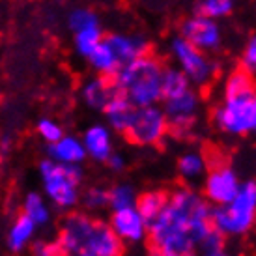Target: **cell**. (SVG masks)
I'll use <instances>...</instances> for the list:
<instances>
[{"label": "cell", "mask_w": 256, "mask_h": 256, "mask_svg": "<svg viewBox=\"0 0 256 256\" xmlns=\"http://www.w3.org/2000/svg\"><path fill=\"white\" fill-rule=\"evenodd\" d=\"M256 90L254 75L247 73L245 70H236L226 77L224 86H222V96L224 98H234V96H243Z\"/></svg>", "instance_id": "obj_24"}, {"label": "cell", "mask_w": 256, "mask_h": 256, "mask_svg": "<svg viewBox=\"0 0 256 256\" xmlns=\"http://www.w3.org/2000/svg\"><path fill=\"white\" fill-rule=\"evenodd\" d=\"M168 135H170V126H168V118L161 103L148 105V107H136L135 116L129 124L128 131L124 133L129 142L140 148L161 146Z\"/></svg>", "instance_id": "obj_7"}, {"label": "cell", "mask_w": 256, "mask_h": 256, "mask_svg": "<svg viewBox=\"0 0 256 256\" xmlns=\"http://www.w3.org/2000/svg\"><path fill=\"white\" fill-rule=\"evenodd\" d=\"M161 103L168 118L170 135H174L176 138H185L191 135L200 114V96L194 90V86L172 98H164Z\"/></svg>", "instance_id": "obj_8"}, {"label": "cell", "mask_w": 256, "mask_h": 256, "mask_svg": "<svg viewBox=\"0 0 256 256\" xmlns=\"http://www.w3.org/2000/svg\"><path fill=\"white\" fill-rule=\"evenodd\" d=\"M206 176L202 180V194L212 206H224L234 198L240 187L242 178L234 166H230L226 161H210Z\"/></svg>", "instance_id": "obj_9"}, {"label": "cell", "mask_w": 256, "mask_h": 256, "mask_svg": "<svg viewBox=\"0 0 256 256\" xmlns=\"http://www.w3.org/2000/svg\"><path fill=\"white\" fill-rule=\"evenodd\" d=\"M124 242L112 232L107 220L94 219V226L77 256H122Z\"/></svg>", "instance_id": "obj_11"}, {"label": "cell", "mask_w": 256, "mask_h": 256, "mask_svg": "<svg viewBox=\"0 0 256 256\" xmlns=\"http://www.w3.org/2000/svg\"><path fill=\"white\" fill-rule=\"evenodd\" d=\"M215 129L226 136L256 135V90L243 96L222 98L214 110Z\"/></svg>", "instance_id": "obj_5"}, {"label": "cell", "mask_w": 256, "mask_h": 256, "mask_svg": "<svg viewBox=\"0 0 256 256\" xmlns=\"http://www.w3.org/2000/svg\"><path fill=\"white\" fill-rule=\"evenodd\" d=\"M136 189L131 184H116L108 189V208L116 210H126V208H135L136 204Z\"/></svg>", "instance_id": "obj_25"}, {"label": "cell", "mask_w": 256, "mask_h": 256, "mask_svg": "<svg viewBox=\"0 0 256 256\" xmlns=\"http://www.w3.org/2000/svg\"><path fill=\"white\" fill-rule=\"evenodd\" d=\"M32 256H66L58 240H38L32 242Z\"/></svg>", "instance_id": "obj_33"}, {"label": "cell", "mask_w": 256, "mask_h": 256, "mask_svg": "<svg viewBox=\"0 0 256 256\" xmlns=\"http://www.w3.org/2000/svg\"><path fill=\"white\" fill-rule=\"evenodd\" d=\"M236 0H198L196 14L208 15L212 19H224L234 12Z\"/></svg>", "instance_id": "obj_27"}, {"label": "cell", "mask_w": 256, "mask_h": 256, "mask_svg": "<svg viewBox=\"0 0 256 256\" xmlns=\"http://www.w3.org/2000/svg\"><path fill=\"white\" fill-rule=\"evenodd\" d=\"M112 129L107 124H92L90 128H86L80 140L84 144L86 157H90L92 161L105 163L108 156L114 152V136Z\"/></svg>", "instance_id": "obj_14"}, {"label": "cell", "mask_w": 256, "mask_h": 256, "mask_svg": "<svg viewBox=\"0 0 256 256\" xmlns=\"http://www.w3.org/2000/svg\"><path fill=\"white\" fill-rule=\"evenodd\" d=\"M135 110H136V107L124 96V94L116 92L112 98H110V101L107 103V107L103 108L105 124H107L112 131L124 135V133L128 131L129 124L133 120V116H135Z\"/></svg>", "instance_id": "obj_16"}, {"label": "cell", "mask_w": 256, "mask_h": 256, "mask_svg": "<svg viewBox=\"0 0 256 256\" xmlns=\"http://www.w3.org/2000/svg\"><path fill=\"white\" fill-rule=\"evenodd\" d=\"M180 36L204 52H217L222 45V28L217 19L194 14L180 24Z\"/></svg>", "instance_id": "obj_10"}, {"label": "cell", "mask_w": 256, "mask_h": 256, "mask_svg": "<svg viewBox=\"0 0 256 256\" xmlns=\"http://www.w3.org/2000/svg\"><path fill=\"white\" fill-rule=\"evenodd\" d=\"M78 204H82L86 212H90V214L101 212V210L108 208V189L96 185V187H90L86 191H80V202Z\"/></svg>", "instance_id": "obj_29"}, {"label": "cell", "mask_w": 256, "mask_h": 256, "mask_svg": "<svg viewBox=\"0 0 256 256\" xmlns=\"http://www.w3.org/2000/svg\"><path fill=\"white\" fill-rule=\"evenodd\" d=\"M166 202H168V192L163 189H150V191H144L142 194L136 196L135 208L138 210V214L142 215V219L150 224L163 212Z\"/></svg>", "instance_id": "obj_22"}, {"label": "cell", "mask_w": 256, "mask_h": 256, "mask_svg": "<svg viewBox=\"0 0 256 256\" xmlns=\"http://www.w3.org/2000/svg\"><path fill=\"white\" fill-rule=\"evenodd\" d=\"M36 131L38 135L42 136V140H45L47 144L56 142L58 138L64 135V128L56 120H52V118H42V120L38 122Z\"/></svg>", "instance_id": "obj_31"}, {"label": "cell", "mask_w": 256, "mask_h": 256, "mask_svg": "<svg viewBox=\"0 0 256 256\" xmlns=\"http://www.w3.org/2000/svg\"><path fill=\"white\" fill-rule=\"evenodd\" d=\"M47 156L62 164H82L86 161V150L78 136L64 133L56 142L47 146Z\"/></svg>", "instance_id": "obj_17"}, {"label": "cell", "mask_w": 256, "mask_h": 256, "mask_svg": "<svg viewBox=\"0 0 256 256\" xmlns=\"http://www.w3.org/2000/svg\"><path fill=\"white\" fill-rule=\"evenodd\" d=\"M189 78L185 77L184 73L180 72L176 66L172 68H164L163 72V100L164 98H172L176 94L185 92L187 88H191Z\"/></svg>", "instance_id": "obj_26"}, {"label": "cell", "mask_w": 256, "mask_h": 256, "mask_svg": "<svg viewBox=\"0 0 256 256\" xmlns=\"http://www.w3.org/2000/svg\"><path fill=\"white\" fill-rule=\"evenodd\" d=\"M43 196L50 206L60 212H73L80 202L82 168L80 164H62L52 159H43L40 163Z\"/></svg>", "instance_id": "obj_3"}, {"label": "cell", "mask_w": 256, "mask_h": 256, "mask_svg": "<svg viewBox=\"0 0 256 256\" xmlns=\"http://www.w3.org/2000/svg\"><path fill=\"white\" fill-rule=\"evenodd\" d=\"M196 252L204 256H220L226 252V238L220 234L219 230L212 228L200 243L196 245Z\"/></svg>", "instance_id": "obj_28"}, {"label": "cell", "mask_w": 256, "mask_h": 256, "mask_svg": "<svg viewBox=\"0 0 256 256\" xmlns=\"http://www.w3.org/2000/svg\"><path fill=\"white\" fill-rule=\"evenodd\" d=\"M22 215H26L38 228L47 226L52 217L49 200L45 198L42 192L30 191L22 200Z\"/></svg>", "instance_id": "obj_21"}, {"label": "cell", "mask_w": 256, "mask_h": 256, "mask_svg": "<svg viewBox=\"0 0 256 256\" xmlns=\"http://www.w3.org/2000/svg\"><path fill=\"white\" fill-rule=\"evenodd\" d=\"M98 22H100V17L90 8H75L68 15V26L72 32H78V30L86 28L90 24H98Z\"/></svg>", "instance_id": "obj_30"}, {"label": "cell", "mask_w": 256, "mask_h": 256, "mask_svg": "<svg viewBox=\"0 0 256 256\" xmlns=\"http://www.w3.org/2000/svg\"><path fill=\"white\" fill-rule=\"evenodd\" d=\"M116 88L112 84V78L103 77V75H94V77L86 78L82 86H80V100L88 108L103 112V108L107 107Z\"/></svg>", "instance_id": "obj_15"}, {"label": "cell", "mask_w": 256, "mask_h": 256, "mask_svg": "<svg viewBox=\"0 0 256 256\" xmlns=\"http://www.w3.org/2000/svg\"><path fill=\"white\" fill-rule=\"evenodd\" d=\"M150 256H164V254L157 252V250H152V252H150ZM189 256H204V254H200V252H192V254H189ZM220 256H228V252H224V254H220Z\"/></svg>", "instance_id": "obj_35"}, {"label": "cell", "mask_w": 256, "mask_h": 256, "mask_svg": "<svg viewBox=\"0 0 256 256\" xmlns=\"http://www.w3.org/2000/svg\"><path fill=\"white\" fill-rule=\"evenodd\" d=\"M108 224L124 243H142L148 240V222L136 208H126L112 212Z\"/></svg>", "instance_id": "obj_12"}, {"label": "cell", "mask_w": 256, "mask_h": 256, "mask_svg": "<svg viewBox=\"0 0 256 256\" xmlns=\"http://www.w3.org/2000/svg\"><path fill=\"white\" fill-rule=\"evenodd\" d=\"M208 168H210L208 156H204L198 150H187V152H184L178 157V161H176L178 176L182 178L184 184L191 185V187L202 184Z\"/></svg>", "instance_id": "obj_18"}, {"label": "cell", "mask_w": 256, "mask_h": 256, "mask_svg": "<svg viewBox=\"0 0 256 256\" xmlns=\"http://www.w3.org/2000/svg\"><path fill=\"white\" fill-rule=\"evenodd\" d=\"M168 54L174 60V66L189 78V82L194 88L208 86L219 72V66L210 56V52L196 49L180 34L172 38L168 43Z\"/></svg>", "instance_id": "obj_6"}, {"label": "cell", "mask_w": 256, "mask_h": 256, "mask_svg": "<svg viewBox=\"0 0 256 256\" xmlns=\"http://www.w3.org/2000/svg\"><path fill=\"white\" fill-rule=\"evenodd\" d=\"M252 182H254V185H256V178H254V180H252Z\"/></svg>", "instance_id": "obj_36"}, {"label": "cell", "mask_w": 256, "mask_h": 256, "mask_svg": "<svg viewBox=\"0 0 256 256\" xmlns=\"http://www.w3.org/2000/svg\"><path fill=\"white\" fill-rule=\"evenodd\" d=\"M212 228V204L185 185L168 194L163 212L148 224V242L152 250L164 256H189Z\"/></svg>", "instance_id": "obj_1"}, {"label": "cell", "mask_w": 256, "mask_h": 256, "mask_svg": "<svg viewBox=\"0 0 256 256\" xmlns=\"http://www.w3.org/2000/svg\"><path fill=\"white\" fill-rule=\"evenodd\" d=\"M242 70H245L250 75H256V34H250L245 42L242 50Z\"/></svg>", "instance_id": "obj_32"}, {"label": "cell", "mask_w": 256, "mask_h": 256, "mask_svg": "<svg viewBox=\"0 0 256 256\" xmlns=\"http://www.w3.org/2000/svg\"><path fill=\"white\" fill-rule=\"evenodd\" d=\"M105 42L110 45L114 54L118 58L120 66L128 64L138 56H144L150 52L148 38L142 34H128V32H110L105 36Z\"/></svg>", "instance_id": "obj_13"}, {"label": "cell", "mask_w": 256, "mask_h": 256, "mask_svg": "<svg viewBox=\"0 0 256 256\" xmlns=\"http://www.w3.org/2000/svg\"><path fill=\"white\" fill-rule=\"evenodd\" d=\"M163 62L148 52L120 66L110 78L116 92L124 94L135 107H148L163 101Z\"/></svg>", "instance_id": "obj_2"}, {"label": "cell", "mask_w": 256, "mask_h": 256, "mask_svg": "<svg viewBox=\"0 0 256 256\" xmlns=\"http://www.w3.org/2000/svg\"><path fill=\"white\" fill-rule=\"evenodd\" d=\"M86 62H88V66L92 68V72L96 75H103V77H112L114 73L118 72V68H120V62L114 54V50L110 49V45L105 42V38L86 56Z\"/></svg>", "instance_id": "obj_20"}, {"label": "cell", "mask_w": 256, "mask_h": 256, "mask_svg": "<svg viewBox=\"0 0 256 256\" xmlns=\"http://www.w3.org/2000/svg\"><path fill=\"white\" fill-rule=\"evenodd\" d=\"M212 224L224 238H242L256 224V185L242 182L234 198L224 206H212Z\"/></svg>", "instance_id": "obj_4"}, {"label": "cell", "mask_w": 256, "mask_h": 256, "mask_svg": "<svg viewBox=\"0 0 256 256\" xmlns=\"http://www.w3.org/2000/svg\"><path fill=\"white\" fill-rule=\"evenodd\" d=\"M36 230L38 226L32 222V220L26 217V215H19L17 219L12 222V226L8 230V247L12 252H22V250L30 247L34 238H36Z\"/></svg>", "instance_id": "obj_19"}, {"label": "cell", "mask_w": 256, "mask_h": 256, "mask_svg": "<svg viewBox=\"0 0 256 256\" xmlns=\"http://www.w3.org/2000/svg\"><path fill=\"white\" fill-rule=\"evenodd\" d=\"M105 164H107L112 172H116V174H118V172L126 170V166H128V159H126V156H124V154H120V152H116V150H114L112 154L108 156L107 161H105Z\"/></svg>", "instance_id": "obj_34"}, {"label": "cell", "mask_w": 256, "mask_h": 256, "mask_svg": "<svg viewBox=\"0 0 256 256\" xmlns=\"http://www.w3.org/2000/svg\"><path fill=\"white\" fill-rule=\"evenodd\" d=\"M103 38H105V32L101 28V22H98V24H90V26L78 30V32H73V45H75V50L78 54L86 58L98 47V43Z\"/></svg>", "instance_id": "obj_23"}]
</instances>
